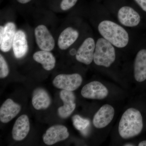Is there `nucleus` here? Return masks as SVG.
Returning <instances> with one entry per match:
<instances>
[{"label": "nucleus", "instance_id": "f257e3e1", "mask_svg": "<svg viewBox=\"0 0 146 146\" xmlns=\"http://www.w3.org/2000/svg\"><path fill=\"white\" fill-rule=\"evenodd\" d=\"M143 128V117L141 112L131 108L127 110L123 114L119 123L118 131L122 138L128 139L139 135Z\"/></svg>", "mask_w": 146, "mask_h": 146}, {"label": "nucleus", "instance_id": "f03ea898", "mask_svg": "<svg viewBox=\"0 0 146 146\" xmlns=\"http://www.w3.org/2000/svg\"><path fill=\"white\" fill-rule=\"evenodd\" d=\"M98 31L103 38L117 48H125L129 42V35L127 31L113 21H101L98 26Z\"/></svg>", "mask_w": 146, "mask_h": 146}, {"label": "nucleus", "instance_id": "7ed1b4c3", "mask_svg": "<svg viewBox=\"0 0 146 146\" xmlns=\"http://www.w3.org/2000/svg\"><path fill=\"white\" fill-rule=\"evenodd\" d=\"M116 55L115 46L103 37L96 44L94 61L96 65L109 68L115 62Z\"/></svg>", "mask_w": 146, "mask_h": 146}, {"label": "nucleus", "instance_id": "20e7f679", "mask_svg": "<svg viewBox=\"0 0 146 146\" xmlns=\"http://www.w3.org/2000/svg\"><path fill=\"white\" fill-rule=\"evenodd\" d=\"M82 82V77L77 73L61 74L56 76L53 80V84L58 89L73 91L78 89Z\"/></svg>", "mask_w": 146, "mask_h": 146}, {"label": "nucleus", "instance_id": "39448f33", "mask_svg": "<svg viewBox=\"0 0 146 146\" xmlns=\"http://www.w3.org/2000/svg\"><path fill=\"white\" fill-rule=\"evenodd\" d=\"M34 35L36 44L40 49L50 52L54 49L55 46L54 38L46 26H37L35 29Z\"/></svg>", "mask_w": 146, "mask_h": 146}, {"label": "nucleus", "instance_id": "423d86ee", "mask_svg": "<svg viewBox=\"0 0 146 146\" xmlns=\"http://www.w3.org/2000/svg\"><path fill=\"white\" fill-rule=\"evenodd\" d=\"M82 96L89 99L102 100L108 96V89L103 84L99 81H94L87 84L81 90Z\"/></svg>", "mask_w": 146, "mask_h": 146}, {"label": "nucleus", "instance_id": "0eeeda50", "mask_svg": "<svg viewBox=\"0 0 146 146\" xmlns=\"http://www.w3.org/2000/svg\"><path fill=\"white\" fill-rule=\"evenodd\" d=\"M96 44L92 37L86 38L77 51L76 54V60L85 65L91 64L94 60Z\"/></svg>", "mask_w": 146, "mask_h": 146}, {"label": "nucleus", "instance_id": "6e6552de", "mask_svg": "<svg viewBox=\"0 0 146 146\" xmlns=\"http://www.w3.org/2000/svg\"><path fill=\"white\" fill-rule=\"evenodd\" d=\"M117 18L120 23L127 27H137L141 21L139 13L134 9L128 6H124L119 9Z\"/></svg>", "mask_w": 146, "mask_h": 146}, {"label": "nucleus", "instance_id": "1a4fd4ad", "mask_svg": "<svg viewBox=\"0 0 146 146\" xmlns=\"http://www.w3.org/2000/svg\"><path fill=\"white\" fill-rule=\"evenodd\" d=\"M115 114V109L112 106L108 104L104 105L94 115L93 124L98 129L106 127L112 121Z\"/></svg>", "mask_w": 146, "mask_h": 146}, {"label": "nucleus", "instance_id": "9d476101", "mask_svg": "<svg viewBox=\"0 0 146 146\" xmlns=\"http://www.w3.org/2000/svg\"><path fill=\"white\" fill-rule=\"evenodd\" d=\"M70 134L68 129L62 125H55L49 128L43 136V141L46 145H52L68 138Z\"/></svg>", "mask_w": 146, "mask_h": 146}, {"label": "nucleus", "instance_id": "9b49d317", "mask_svg": "<svg viewBox=\"0 0 146 146\" xmlns=\"http://www.w3.org/2000/svg\"><path fill=\"white\" fill-rule=\"evenodd\" d=\"M60 97L63 105L58 108V114L60 117L65 119L70 117L75 109L76 96L72 91L62 90L60 93Z\"/></svg>", "mask_w": 146, "mask_h": 146}, {"label": "nucleus", "instance_id": "f8f14e48", "mask_svg": "<svg viewBox=\"0 0 146 146\" xmlns=\"http://www.w3.org/2000/svg\"><path fill=\"white\" fill-rule=\"evenodd\" d=\"M135 80L139 82L146 80V49H142L136 55L133 65Z\"/></svg>", "mask_w": 146, "mask_h": 146}, {"label": "nucleus", "instance_id": "ddd939ff", "mask_svg": "<svg viewBox=\"0 0 146 146\" xmlns=\"http://www.w3.org/2000/svg\"><path fill=\"white\" fill-rule=\"evenodd\" d=\"M21 110L20 105L8 99L3 103L0 108V120L2 123H8L15 117Z\"/></svg>", "mask_w": 146, "mask_h": 146}, {"label": "nucleus", "instance_id": "4468645a", "mask_svg": "<svg viewBox=\"0 0 146 146\" xmlns=\"http://www.w3.org/2000/svg\"><path fill=\"white\" fill-rule=\"evenodd\" d=\"M30 129L29 120L27 115H23L16 120L12 131L14 140L21 141L25 138Z\"/></svg>", "mask_w": 146, "mask_h": 146}, {"label": "nucleus", "instance_id": "2eb2a0df", "mask_svg": "<svg viewBox=\"0 0 146 146\" xmlns=\"http://www.w3.org/2000/svg\"><path fill=\"white\" fill-rule=\"evenodd\" d=\"M79 36V33L77 30L68 27L60 33L58 40V48L61 50H66L77 41Z\"/></svg>", "mask_w": 146, "mask_h": 146}, {"label": "nucleus", "instance_id": "dca6fc26", "mask_svg": "<svg viewBox=\"0 0 146 146\" xmlns=\"http://www.w3.org/2000/svg\"><path fill=\"white\" fill-rule=\"evenodd\" d=\"M13 53L17 58L24 57L28 50V44L25 33L22 30L16 31L12 45Z\"/></svg>", "mask_w": 146, "mask_h": 146}, {"label": "nucleus", "instance_id": "f3484780", "mask_svg": "<svg viewBox=\"0 0 146 146\" xmlns=\"http://www.w3.org/2000/svg\"><path fill=\"white\" fill-rule=\"evenodd\" d=\"M16 32V25L14 23L8 22L5 25L2 41L0 42V49L3 52H8L12 48Z\"/></svg>", "mask_w": 146, "mask_h": 146}, {"label": "nucleus", "instance_id": "a211bd4d", "mask_svg": "<svg viewBox=\"0 0 146 146\" xmlns=\"http://www.w3.org/2000/svg\"><path fill=\"white\" fill-rule=\"evenodd\" d=\"M32 103L33 107L37 110L46 109L51 104L50 98L45 89L38 88L33 92Z\"/></svg>", "mask_w": 146, "mask_h": 146}, {"label": "nucleus", "instance_id": "6ab92c4d", "mask_svg": "<svg viewBox=\"0 0 146 146\" xmlns=\"http://www.w3.org/2000/svg\"><path fill=\"white\" fill-rule=\"evenodd\" d=\"M33 58L37 63L41 64L46 70H51L55 66V58L50 51H38L33 54Z\"/></svg>", "mask_w": 146, "mask_h": 146}, {"label": "nucleus", "instance_id": "aec40b11", "mask_svg": "<svg viewBox=\"0 0 146 146\" xmlns=\"http://www.w3.org/2000/svg\"><path fill=\"white\" fill-rule=\"evenodd\" d=\"M72 120L74 127L79 131L84 130L90 124L89 120L82 118L78 115H75L73 116Z\"/></svg>", "mask_w": 146, "mask_h": 146}, {"label": "nucleus", "instance_id": "412c9836", "mask_svg": "<svg viewBox=\"0 0 146 146\" xmlns=\"http://www.w3.org/2000/svg\"><path fill=\"white\" fill-rule=\"evenodd\" d=\"M9 74L8 64L4 58L1 54H0V78H5Z\"/></svg>", "mask_w": 146, "mask_h": 146}, {"label": "nucleus", "instance_id": "4be33fe9", "mask_svg": "<svg viewBox=\"0 0 146 146\" xmlns=\"http://www.w3.org/2000/svg\"><path fill=\"white\" fill-rule=\"evenodd\" d=\"M78 0H62L60 4L61 10L67 11L71 9L76 5Z\"/></svg>", "mask_w": 146, "mask_h": 146}, {"label": "nucleus", "instance_id": "5701e85b", "mask_svg": "<svg viewBox=\"0 0 146 146\" xmlns=\"http://www.w3.org/2000/svg\"><path fill=\"white\" fill-rule=\"evenodd\" d=\"M141 9L146 12V0H134Z\"/></svg>", "mask_w": 146, "mask_h": 146}, {"label": "nucleus", "instance_id": "b1692460", "mask_svg": "<svg viewBox=\"0 0 146 146\" xmlns=\"http://www.w3.org/2000/svg\"><path fill=\"white\" fill-rule=\"evenodd\" d=\"M4 33V27L3 26H0V42H2Z\"/></svg>", "mask_w": 146, "mask_h": 146}, {"label": "nucleus", "instance_id": "393cba45", "mask_svg": "<svg viewBox=\"0 0 146 146\" xmlns=\"http://www.w3.org/2000/svg\"><path fill=\"white\" fill-rule=\"evenodd\" d=\"M16 1L20 3L24 4L27 3L29 2L31 0H16Z\"/></svg>", "mask_w": 146, "mask_h": 146}, {"label": "nucleus", "instance_id": "a878e982", "mask_svg": "<svg viewBox=\"0 0 146 146\" xmlns=\"http://www.w3.org/2000/svg\"><path fill=\"white\" fill-rule=\"evenodd\" d=\"M138 146H146V141H141L138 145Z\"/></svg>", "mask_w": 146, "mask_h": 146}, {"label": "nucleus", "instance_id": "bb28decb", "mask_svg": "<svg viewBox=\"0 0 146 146\" xmlns=\"http://www.w3.org/2000/svg\"><path fill=\"white\" fill-rule=\"evenodd\" d=\"M124 146H134V145H133V144L131 143H126L124 145Z\"/></svg>", "mask_w": 146, "mask_h": 146}]
</instances>
